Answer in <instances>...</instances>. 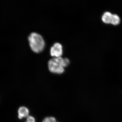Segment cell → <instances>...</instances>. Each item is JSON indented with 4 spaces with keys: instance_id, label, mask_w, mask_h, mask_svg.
<instances>
[{
    "instance_id": "cell-1",
    "label": "cell",
    "mask_w": 122,
    "mask_h": 122,
    "mask_svg": "<svg viewBox=\"0 0 122 122\" xmlns=\"http://www.w3.org/2000/svg\"><path fill=\"white\" fill-rule=\"evenodd\" d=\"M69 63V60L68 58L54 57L48 62V68L51 73L61 74L64 72V68L68 66Z\"/></svg>"
},
{
    "instance_id": "cell-2",
    "label": "cell",
    "mask_w": 122,
    "mask_h": 122,
    "mask_svg": "<svg viewBox=\"0 0 122 122\" xmlns=\"http://www.w3.org/2000/svg\"><path fill=\"white\" fill-rule=\"evenodd\" d=\"M28 39L30 48L34 52L38 53L44 50L45 41L41 35L39 34L31 33L28 37Z\"/></svg>"
},
{
    "instance_id": "cell-3",
    "label": "cell",
    "mask_w": 122,
    "mask_h": 122,
    "mask_svg": "<svg viewBox=\"0 0 122 122\" xmlns=\"http://www.w3.org/2000/svg\"><path fill=\"white\" fill-rule=\"evenodd\" d=\"M62 46L59 43H55L51 48V55L54 57H61L62 55Z\"/></svg>"
},
{
    "instance_id": "cell-4",
    "label": "cell",
    "mask_w": 122,
    "mask_h": 122,
    "mask_svg": "<svg viewBox=\"0 0 122 122\" xmlns=\"http://www.w3.org/2000/svg\"><path fill=\"white\" fill-rule=\"evenodd\" d=\"M18 118L20 119L23 118H27L29 116V111L26 107L22 106L20 107L18 111Z\"/></svg>"
},
{
    "instance_id": "cell-5",
    "label": "cell",
    "mask_w": 122,
    "mask_h": 122,
    "mask_svg": "<svg viewBox=\"0 0 122 122\" xmlns=\"http://www.w3.org/2000/svg\"><path fill=\"white\" fill-rule=\"evenodd\" d=\"M112 15L113 14L110 12H106L103 14L102 17V21L106 24H111Z\"/></svg>"
},
{
    "instance_id": "cell-6",
    "label": "cell",
    "mask_w": 122,
    "mask_h": 122,
    "mask_svg": "<svg viewBox=\"0 0 122 122\" xmlns=\"http://www.w3.org/2000/svg\"><path fill=\"white\" fill-rule=\"evenodd\" d=\"M120 18L119 16L116 14H113L111 24L114 25H117L120 23Z\"/></svg>"
},
{
    "instance_id": "cell-7",
    "label": "cell",
    "mask_w": 122,
    "mask_h": 122,
    "mask_svg": "<svg viewBox=\"0 0 122 122\" xmlns=\"http://www.w3.org/2000/svg\"><path fill=\"white\" fill-rule=\"evenodd\" d=\"M42 122H57L56 120L54 117H46L43 119Z\"/></svg>"
},
{
    "instance_id": "cell-8",
    "label": "cell",
    "mask_w": 122,
    "mask_h": 122,
    "mask_svg": "<svg viewBox=\"0 0 122 122\" xmlns=\"http://www.w3.org/2000/svg\"><path fill=\"white\" fill-rule=\"evenodd\" d=\"M36 120L34 117L32 116H29L28 117L26 118V121L25 122H35Z\"/></svg>"
}]
</instances>
